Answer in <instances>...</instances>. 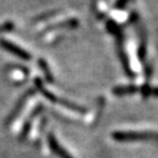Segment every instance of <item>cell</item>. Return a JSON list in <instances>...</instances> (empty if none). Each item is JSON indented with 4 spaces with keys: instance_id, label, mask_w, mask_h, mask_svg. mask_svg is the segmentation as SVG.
<instances>
[{
    "instance_id": "cell-1",
    "label": "cell",
    "mask_w": 158,
    "mask_h": 158,
    "mask_svg": "<svg viewBox=\"0 0 158 158\" xmlns=\"http://www.w3.org/2000/svg\"><path fill=\"white\" fill-rule=\"evenodd\" d=\"M112 137L118 142L155 141L158 142L157 132H114Z\"/></svg>"
},
{
    "instance_id": "cell-2",
    "label": "cell",
    "mask_w": 158,
    "mask_h": 158,
    "mask_svg": "<svg viewBox=\"0 0 158 158\" xmlns=\"http://www.w3.org/2000/svg\"><path fill=\"white\" fill-rule=\"evenodd\" d=\"M34 84H35V87H36L37 90H39V91L45 97V98L48 99L49 101L55 102V103H60L62 106H66V108H68V109H72V110H75V111L85 112V109L81 108V106H77V104H74V103H72V102H69V101H66V100H63V99H58L56 96H55V94H51L49 91H47L46 89L43 87L42 80H41L39 77H36V78L34 79Z\"/></svg>"
},
{
    "instance_id": "cell-3",
    "label": "cell",
    "mask_w": 158,
    "mask_h": 158,
    "mask_svg": "<svg viewBox=\"0 0 158 158\" xmlns=\"http://www.w3.org/2000/svg\"><path fill=\"white\" fill-rule=\"evenodd\" d=\"M0 46L2 47V48H5L6 51H8V52L15 54V56L20 57L21 59H24V60L31 59L30 53H27V51L22 49L21 47L17 46V45L13 44L12 42H9V41H7V40H3V39L0 40Z\"/></svg>"
},
{
    "instance_id": "cell-4",
    "label": "cell",
    "mask_w": 158,
    "mask_h": 158,
    "mask_svg": "<svg viewBox=\"0 0 158 158\" xmlns=\"http://www.w3.org/2000/svg\"><path fill=\"white\" fill-rule=\"evenodd\" d=\"M47 139H48V145H49V148H51V151H52L58 158H73L72 156L65 151L64 147H62V146L59 145L57 139L55 138V136L53 135V134H49Z\"/></svg>"
},
{
    "instance_id": "cell-5",
    "label": "cell",
    "mask_w": 158,
    "mask_h": 158,
    "mask_svg": "<svg viewBox=\"0 0 158 158\" xmlns=\"http://www.w3.org/2000/svg\"><path fill=\"white\" fill-rule=\"evenodd\" d=\"M78 24L79 22L77 19H68L63 21V22H58V23H55V24L48 25L46 29L43 30L41 34H45L47 32H51V31H55V30H59V29H75V27H78Z\"/></svg>"
},
{
    "instance_id": "cell-6",
    "label": "cell",
    "mask_w": 158,
    "mask_h": 158,
    "mask_svg": "<svg viewBox=\"0 0 158 158\" xmlns=\"http://www.w3.org/2000/svg\"><path fill=\"white\" fill-rule=\"evenodd\" d=\"M106 29L111 34L115 36L116 44H122V42H123V32H122L121 27L113 20H108L106 21Z\"/></svg>"
},
{
    "instance_id": "cell-7",
    "label": "cell",
    "mask_w": 158,
    "mask_h": 158,
    "mask_svg": "<svg viewBox=\"0 0 158 158\" xmlns=\"http://www.w3.org/2000/svg\"><path fill=\"white\" fill-rule=\"evenodd\" d=\"M116 45H118V57H120V60H121V63H122L124 72H125V74L127 75L128 77L133 78L134 73L132 72L131 66H130V62H128V58H127V56H126L125 52H124L123 44H116Z\"/></svg>"
},
{
    "instance_id": "cell-8",
    "label": "cell",
    "mask_w": 158,
    "mask_h": 158,
    "mask_svg": "<svg viewBox=\"0 0 158 158\" xmlns=\"http://www.w3.org/2000/svg\"><path fill=\"white\" fill-rule=\"evenodd\" d=\"M34 94V90L33 89H29L27 92H25L24 94H23L22 97H21V99L19 100V102H18V104L15 106V110H13L12 112H11V115H10V118H8V122H10L11 120H13V118H15V116L18 115V113H19L20 111H21V109L23 108V104H24V102L27 101V99H29L30 96H32V94Z\"/></svg>"
},
{
    "instance_id": "cell-9",
    "label": "cell",
    "mask_w": 158,
    "mask_h": 158,
    "mask_svg": "<svg viewBox=\"0 0 158 158\" xmlns=\"http://www.w3.org/2000/svg\"><path fill=\"white\" fill-rule=\"evenodd\" d=\"M138 90V88L133 85H128V86H118L113 88L112 92L116 96H124V94H135Z\"/></svg>"
},
{
    "instance_id": "cell-10",
    "label": "cell",
    "mask_w": 158,
    "mask_h": 158,
    "mask_svg": "<svg viewBox=\"0 0 158 158\" xmlns=\"http://www.w3.org/2000/svg\"><path fill=\"white\" fill-rule=\"evenodd\" d=\"M42 110V106L40 104L39 106H37L36 109H34V111L32 112V114H31V116H30L29 118H27V121L24 123V125H23V128H22V132H21V135H20V138L21 139H23V138L25 137V136L27 135V133H29V131H30V127H31V122H32V120L34 118V116H36L37 115V113H39L40 111Z\"/></svg>"
},
{
    "instance_id": "cell-11",
    "label": "cell",
    "mask_w": 158,
    "mask_h": 158,
    "mask_svg": "<svg viewBox=\"0 0 158 158\" xmlns=\"http://www.w3.org/2000/svg\"><path fill=\"white\" fill-rule=\"evenodd\" d=\"M39 66L41 67V69H42L43 74H44V77L47 81L48 82L54 81V76H53L52 73H51V70H49L48 65H47V63H46L45 59H43V58L39 59Z\"/></svg>"
},
{
    "instance_id": "cell-12",
    "label": "cell",
    "mask_w": 158,
    "mask_h": 158,
    "mask_svg": "<svg viewBox=\"0 0 158 158\" xmlns=\"http://www.w3.org/2000/svg\"><path fill=\"white\" fill-rule=\"evenodd\" d=\"M138 58L141 62H144L146 57V41H145V34H142V42L139 43V46L137 49Z\"/></svg>"
},
{
    "instance_id": "cell-13",
    "label": "cell",
    "mask_w": 158,
    "mask_h": 158,
    "mask_svg": "<svg viewBox=\"0 0 158 158\" xmlns=\"http://www.w3.org/2000/svg\"><path fill=\"white\" fill-rule=\"evenodd\" d=\"M60 12V10H55V11H48V12H45V13H42L41 15L39 17L34 18L33 19V22H41V21H44V20H48L51 18L55 17L56 15Z\"/></svg>"
},
{
    "instance_id": "cell-14",
    "label": "cell",
    "mask_w": 158,
    "mask_h": 158,
    "mask_svg": "<svg viewBox=\"0 0 158 158\" xmlns=\"http://www.w3.org/2000/svg\"><path fill=\"white\" fill-rule=\"evenodd\" d=\"M13 29H15V24L11 21H7V22L0 25V32H10Z\"/></svg>"
},
{
    "instance_id": "cell-15",
    "label": "cell",
    "mask_w": 158,
    "mask_h": 158,
    "mask_svg": "<svg viewBox=\"0 0 158 158\" xmlns=\"http://www.w3.org/2000/svg\"><path fill=\"white\" fill-rule=\"evenodd\" d=\"M141 92H142V96H143L144 98H147V97H149V94H152L151 86H149L148 84H145L141 88Z\"/></svg>"
},
{
    "instance_id": "cell-16",
    "label": "cell",
    "mask_w": 158,
    "mask_h": 158,
    "mask_svg": "<svg viewBox=\"0 0 158 158\" xmlns=\"http://www.w3.org/2000/svg\"><path fill=\"white\" fill-rule=\"evenodd\" d=\"M152 94L155 97H158V87L157 88H152Z\"/></svg>"
}]
</instances>
